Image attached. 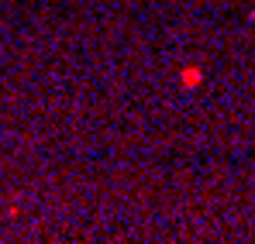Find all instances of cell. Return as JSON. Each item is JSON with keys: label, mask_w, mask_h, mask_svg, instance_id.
Segmentation results:
<instances>
[{"label": "cell", "mask_w": 255, "mask_h": 244, "mask_svg": "<svg viewBox=\"0 0 255 244\" xmlns=\"http://www.w3.org/2000/svg\"><path fill=\"white\" fill-rule=\"evenodd\" d=\"M176 80L183 89H197V86H204V69L200 66H186L183 73H176Z\"/></svg>", "instance_id": "cell-1"}]
</instances>
